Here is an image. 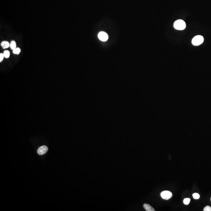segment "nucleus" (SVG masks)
Returning a JSON list of instances; mask_svg holds the SVG:
<instances>
[{
    "mask_svg": "<svg viewBox=\"0 0 211 211\" xmlns=\"http://www.w3.org/2000/svg\"><path fill=\"white\" fill-rule=\"evenodd\" d=\"M186 26L185 22L182 20H178L176 21L174 24V28L177 30H184Z\"/></svg>",
    "mask_w": 211,
    "mask_h": 211,
    "instance_id": "obj_1",
    "label": "nucleus"
},
{
    "mask_svg": "<svg viewBox=\"0 0 211 211\" xmlns=\"http://www.w3.org/2000/svg\"><path fill=\"white\" fill-rule=\"evenodd\" d=\"M204 40V38L203 36L197 35L193 38L192 43L194 46H198L203 43Z\"/></svg>",
    "mask_w": 211,
    "mask_h": 211,
    "instance_id": "obj_2",
    "label": "nucleus"
},
{
    "mask_svg": "<svg viewBox=\"0 0 211 211\" xmlns=\"http://www.w3.org/2000/svg\"><path fill=\"white\" fill-rule=\"evenodd\" d=\"M161 196L163 199L169 200L172 197V194L169 191H163L161 193Z\"/></svg>",
    "mask_w": 211,
    "mask_h": 211,
    "instance_id": "obj_3",
    "label": "nucleus"
},
{
    "mask_svg": "<svg viewBox=\"0 0 211 211\" xmlns=\"http://www.w3.org/2000/svg\"><path fill=\"white\" fill-rule=\"evenodd\" d=\"M48 148L45 146L40 147L38 149L37 153L38 154L40 155L45 154L48 151Z\"/></svg>",
    "mask_w": 211,
    "mask_h": 211,
    "instance_id": "obj_4",
    "label": "nucleus"
},
{
    "mask_svg": "<svg viewBox=\"0 0 211 211\" xmlns=\"http://www.w3.org/2000/svg\"><path fill=\"white\" fill-rule=\"evenodd\" d=\"M98 37L100 40L105 42L108 40V36L106 33L104 32H101L99 33Z\"/></svg>",
    "mask_w": 211,
    "mask_h": 211,
    "instance_id": "obj_5",
    "label": "nucleus"
},
{
    "mask_svg": "<svg viewBox=\"0 0 211 211\" xmlns=\"http://www.w3.org/2000/svg\"><path fill=\"white\" fill-rule=\"evenodd\" d=\"M143 207L147 211H155V209L152 207L151 205L147 203H145L143 204Z\"/></svg>",
    "mask_w": 211,
    "mask_h": 211,
    "instance_id": "obj_6",
    "label": "nucleus"
},
{
    "mask_svg": "<svg viewBox=\"0 0 211 211\" xmlns=\"http://www.w3.org/2000/svg\"><path fill=\"white\" fill-rule=\"evenodd\" d=\"M10 44H9V43L7 42V41H3L1 42V46L3 49L8 48V47L10 46Z\"/></svg>",
    "mask_w": 211,
    "mask_h": 211,
    "instance_id": "obj_7",
    "label": "nucleus"
},
{
    "mask_svg": "<svg viewBox=\"0 0 211 211\" xmlns=\"http://www.w3.org/2000/svg\"><path fill=\"white\" fill-rule=\"evenodd\" d=\"M11 48L14 50V49L16 48V43L14 41H11L10 45Z\"/></svg>",
    "mask_w": 211,
    "mask_h": 211,
    "instance_id": "obj_8",
    "label": "nucleus"
},
{
    "mask_svg": "<svg viewBox=\"0 0 211 211\" xmlns=\"http://www.w3.org/2000/svg\"><path fill=\"white\" fill-rule=\"evenodd\" d=\"M3 54H4V57L6 58H7L10 56V52L8 50H5Z\"/></svg>",
    "mask_w": 211,
    "mask_h": 211,
    "instance_id": "obj_9",
    "label": "nucleus"
},
{
    "mask_svg": "<svg viewBox=\"0 0 211 211\" xmlns=\"http://www.w3.org/2000/svg\"><path fill=\"white\" fill-rule=\"evenodd\" d=\"M21 50L19 48H16L13 50V53L14 54H19L21 52Z\"/></svg>",
    "mask_w": 211,
    "mask_h": 211,
    "instance_id": "obj_10",
    "label": "nucleus"
},
{
    "mask_svg": "<svg viewBox=\"0 0 211 211\" xmlns=\"http://www.w3.org/2000/svg\"><path fill=\"white\" fill-rule=\"evenodd\" d=\"M190 201V198H185L183 200L184 204L186 205H188Z\"/></svg>",
    "mask_w": 211,
    "mask_h": 211,
    "instance_id": "obj_11",
    "label": "nucleus"
},
{
    "mask_svg": "<svg viewBox=\"0 0 211 211\" xmlns=\"http://www.w3.org/2000/svg\"><path fill=\"white\" fill-rule=\"evenodd\" d=\"M193 197L195 199H198L200 198V195L197 193H194L193 194Z\"/></svg>",
    "mask_w": 211,
    "mask_h": 211,
    "instance_id": "obj_12",
    "label": "nucleus"
},
{
    "mask_svg": "<svg viewBox=\"0 0 211 211\" xmlns=\"http://www.w3.org/2000/svg\"><path fill=\"white\" fill-rule=\"evenodd\" d=\"M203 210L204 211H211V207L210 206H206Z\"/></svg>",
    "mask_w": 211,
    "mask_h": 211,
    "instance_id": "obj_13",
    "label": "nucleus"
},
{
    "mask_svg": "<svg viewBox=\"0 0 211 211\" xmlns=\"http://www.w3.org/2000/svg\"><path fill=\"white\" fill-rule=\"evenodd\" d=\"M4 54H0V62H2V60H3V59H4Z\"/></svg>",
    "mask_w": 211,
    "mask_h": 211,
    "instance_id": "obj_14",
    "label": "nucleus"
},
{
    "mask_svg": "<svg viewBox=\"0 0 211 211\" xmlns=\"http://www.w3.org/2000/svg\"></svg>",
    "mask_w": 211,
    "mask_h": 211,
    "instance_id": "obj_15",
    "label": "nucleus"
}]
</instances>
